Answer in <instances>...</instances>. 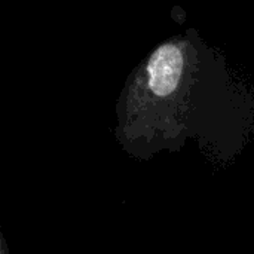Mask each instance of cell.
Instances as JSON below:
<instances>
[{
	"instance_id": "obj_1",
	"label": "cell",
	"mask_w": 254,
	"mask_h": 254,
	"mask_svg": "<svg viewBox=\"0 0 254 254\" xmlns=\"http://www.w3.org/2000/svg\"><path fill=\"white\" fill-rule=\"evenodd\" d=\"M183 57L177 46L164 45L152 57L147 65L149 85L156 95L171 94L179 83Z\"/></svg>"
}]
</instances>
